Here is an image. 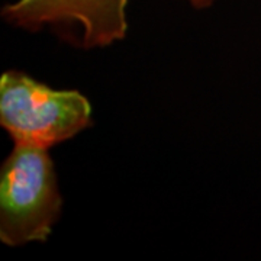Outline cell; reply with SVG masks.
Listing matches in <instances>:
<instances>
[{"instance_id":"6da1fadb","label":"cell","mask_w":261,"mask_h":261,"mask_svg":"<svg viewBox=\"0 0 261 261\" xmlns=\"http://www.w3.org/2000/svg\"><path fill=\"white\" fill-rule=\"evenodd\" d=\"M63 197L48 149L15 144L0 171V240L9 247L44 243Z\"/></svg>"},{"instance_id":"7a4b0ae2","label":"cell","mask_w":261,"mask_h":261,"mask_svg":"<svg viewBox=\"0 0 261 261\" xmlns=\"http://www.w3.org/2000/svg\"><path fill=\"white\" fill-rule=\"evenodd\" d=\"M0 125L15 144L49 149L92 125V106L77 90H54L10 70L0 77Z\"/></svg>"},{"instance_id":"3957f363","label":"cell","mask_w":261,"mask_h":261,"mask_svg":"<svg viewBox=\"0 0 261 261\" xmlns=\"http://www.w3.org/2000/svg\"><path fill=\"white\" fill-rule=\"evenodd\" d=\"M128 0H18L3 18L19 28L38 31L47 23H80L86 48L108 47L125 38Z\"/></svg>"}]
</instances>
